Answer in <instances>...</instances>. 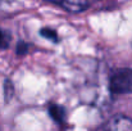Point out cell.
Returning a JSON list of instances; mask_svg holds the SVG:
<instances>
[{"mask_svg": "<svg viewBox=\"0 0 132 131\" xmlns=\"http://www.w3.org/2000/svg\"><path fill=\"white\" fill-rule=\"evenodd\" d=\"M45 1L62 5L63 8H65L67 10H71V12H80V10L86 9V6H87L86 0H45Z\"/></svg>", "mask_w": 132, "mask_h": 131, "instance_id": "3957f363", "label": "cell"}, {"mask_svg": "<svg viewBox=\"0 0 132 131\" xmlns=\"http://www.w3.org/2000/svg\"><path fill=\"white\" fill-rule=\"evenodd\" d=\"M110 87L114 93H132V70L117 72L112 77Z\"/></svg>", "mask_w": 132, "mask_h": 131, "instance_id": "6da1fadb", "label": "cell"}, {"mask_svg": "<svg viewBox=\"0 0 132 131\" xmlns=\"http://www.w3.org/2000/svg\"><path fill=\"white\" fill-rule=\"evenodd\" d=\"M97 131H132V120L126 116H116Z\"/></svg>", "mask_w": 132, "mask_h": 131, "instance_id": "7a4b0ae2", "label": "cell"}]
</instances>
